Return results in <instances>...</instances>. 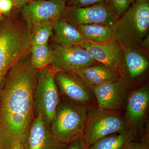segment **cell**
Masks as SVG:
<instances>
[{
    "label": "cell",
    "mask_w": 149,
    "mask_h": 149,
    "mask_svg": "<svg viewBox=\"0 0 149 149\" xmlns=\"http://www.w3.org/2000/svg\"><path fill=\"white\" fill-rule=\"evenodd\" d=\"M0 149H6L5 141L2 128L0 126Z\"/></svg>",
    "instance_id": "29"
},
{
    "label": "cell",
    "mask_w": 149,
    "mask_h": 149,
    "mask_svg": "<svg viewBox=\"0 0 149 149\" xmlns=\"http://www.w3.org/2000/svg\"><path fill=\"white\" fill-rule=\"evenodd\" d=\"M108 3V0H68L67 6L85 7L101 3Z\"/></svg>",
    "instance_id": "23"
},
{
    "label": "cell",
    "mask_w": 149,
    "mask_h": 149,
    "mask_svg": "<svg viewBox=\"0 0 149 149\" xmlns=\"http://www.w3.org/2000/svg\"><path fill=\"white\" fill-rule=\"evenodd\" d=\"M1 14H2L1 13V12H0V19H1Z\"/></svg>",
    "instance_id": "33"
},
{
    "label": "cell",
    "mask_w": 149,
    "mask_h": 149,
    "mask_svg": "<svg viewBox=\"0 0 149 149\" xmlns=\"http://www.w3.org/2000/svg\"><path fill=\"white\" fill-rule=\"evenodd\" d=\"M123 55L124 64L131 78L139 77L148 67L147 58L137 50L123 51Z\"/></svg>",
    "instance_id": "19"
},
{
    "label": "cell",
    "mask_w": 149,
    "mask_h": 149,
    "mask_svg": "<svg viewBox=\"0 0 149 149\" xmlns=\"http://www.w3.org/2000/svg\"><path fill=\"white\" fill-rule=\"evenodd\" d=\"M108 3L119 18L127 10L132 4L130 0H108Z\"/></svg>",
    "instance_id": "22"
},
{
    "label": "cell",
    "mask_w": 149,
    "mask_h": 149,
    "mask_svg": "<svg viewBox=\"0 0 149 149\" xmlns=\"http://www.w3.org/2000/svg\"><path fill=\"white\" fill-rule=\"evenodd\" d=\"M30 58L33 66L38 70L50 65L52 58V49L48 44L32 45Z\"/></svg>",
    "instance_id": "20"
},
{
    "label": "cell",
    "mask_w": 149,
    "mask_h": 149,
    "mask_svg": "<svg viewBox=\"0 0 149 149\" xmlns=\"http://www.w3.org/2000/svg\"><path fill=\"white\" fill-rule=\"evenodd\" d=\"M53 33V27L52 23H47L39 25L32 29L31 36L32 45L48 44L50 37Z\"/></svg>",
    "instance_id": "21"
},
{
    "label": "cell",
    "mask_w": 149,
    "mask_h": 149,
    "mask_svg": "<svg viewBox=\"0 0 149 149\" xmlns=\"http://www.w3.org/2000/svg\"><path fill=\"white\" fill-rule=\"evenodd\" d=\"M131 3H133L135 2V0H130Z\"/></svg>",
    "instance_id": "31"
},
{
    "label": "cell",
    "mask_w": 149,
    "mask_h": 149,
    "mask_svg": "<svg viewBox=\"0 0 149 149\" xmlns=\"http://www.w3.org/2000/svg\"><path fill=\"white\" fill-rule=\"evenodd\" d=\"M129 128L120 111L88 109V117L83 138L88 146L103 137Z\"/></svg>",
    "instance_id": "6"
},
{
    "label": "cell",
    "mask_w": 149,
    "mask_h": 149,
    "mask_svg": "<svg viewBox=\"0 0 149 149\" xmlns=\"http://www.w3.org/2000/svg\"><path fill=\"white\" fill-rule=\"evenodd\" d=\"M97 63L80 45L65 47L57 45L52 49L50 66L55 71L76 72L83 68Z\"/></svg>",
    "instance_id": "10"
},
{
    "label": "cell",
    "mask_w": 149,
    "mask_h": 149,
    "mask_svg": "<svg viewBox=\"0 0 149 149\" xmlns=\"http://www.w3.org/2000/svg\"><path fill=\"white\" fill-rule=\"evenodd\" d=\"M14 6L17 8L21 9L24 6L30 2L32 0H11Z\"/></svg>",
    "instance_id": "28"
},
{
    "label": "cell",
    "mask_w": 149,
    "mask_h": 149,
    "mask_svg": "<svg viewBox=\"0 0 149 149\" xmlns=\"http://www.w3.org/2000/svg\"><path fill=\"white\" fill-rule=\"evenodd\" d=\"M72 25L100 24L113 26L119 17L108 3L85 7L66 6L62 16Z\"/></svg>",
    "instance_id": "8"
},
{
    "label": "cell",
    "mask_w": 149,
    "mask_h": 149,
    "mask_svg": "<svg viewBox=\"0 0 149 149\" xmlns=\"http://www.w3.org/2000/svg\"><path fill=\"white\" fill-rule=\"evenodd\" d=\"M97 106L102 109L120 111L126 106L128 85L124 77L91 89Z\"/></svg>",
    "instance_id": "12"
},
{
    "label": "cell",
    "mask_w": 149,
    "mask_h": 149,
    "mask_svg": "<svg viewBox=\"0 0 149 149\" xmlns=\"http://www.w3.org/2000/svg\"><path fill=\"white\" fill-rule=\"evenodd\" d=\"M37 71L29 54L12 67L0 87V126L6 149L14 141L26 146L35 118L33 93Z\"/></svg>",
    "instance_id": "1"
},
{
    "label": "cell",
    "mask_w": 149,
    "mask_h": 149,
    "mask_svg": "<svg viewBox=\"0 0 149 149\" xmlns=\"http://www.w3.org/2000/svg\"><path fill=\"white\" fill-rule=\"evenodd\" d=\"M13 6L11 0H0V12L2 14L9 15Z\"/></svg>",
    "instance_id": "24"
},
{
    "label": "cell",
    "mask_w": 149,
    "mask_h": 149,
    "mask_svg": "<svg viewBox=\"0 0 149 149\" xmlns=\"http://www.w3.org/2000/svg\"><path fill=\"white\" fill-rule=\"evenodd\" d=\"M6 149H26L25 146L21 142L14 141L9 144Z\"/></svg>",
    "instance_id": "27"
},
{
    "label": "cell",
    "mask_w": 149,
    "mask_h": 149,
    "mask_svg": "<svg viewBox=\"0 0 149 149\" xmlns=\"http://www.w3.org/2000/svg\"><path fill=\"white\" fill-rule=\"evenodd\" d=\"M84 106L60 97L50 127L60 142L68 145L83 138L88 117Z\"/></svg>",
    "instance_id": "4"
},
{
    "label": "cell",
    "mask_w": 149,
    "mask_h": 149,
    "mask_svg": "<svg viewBox=\"0 0 149 149\" xmlns=\"http://www.w3.org/2000/svg\"><path fill=\"white\" fill-rule=\"evenodd\" d=\"M54 78L60 97L88 108L97 107L92 90L76 72L55 71Z\"/></svg>",
    "instance_id": "7"
},
{
    "label": "cell",
    "mask_w": 149,
    "mask_h": 149,
    "mask_svg": "<svg viewBox=\"0 0 149 149\" xmlns=\"http://www.w3.org/2000/svg\"><path fill=\"white\" fill-rule=\"evenodd\" d=\"M149 3L134 2L112 26V38L123 51L137 50L148 43Z\"/></svg>",
    "instance_id": "3"
},
{
    "label": "cell",
    "mask_w": 149,
    "mask_h": 149,
    "mask_svg": "<svg viewBox=\"0 0 149 149\" xmlns=\"http://www.w3.org/2000/svg\"><path fill=\"white\" fill-rule=\"evenodd\" d=\"M32 1H38V0H32Z\"/></svg>",
    "instance_id": "34"
},
{
    "label": "cell",
    "mask_w": 149,
    "mask_h": 149,
    "mask_svg": "<svg viewBox=\"0 0 149 149\" xmlns=\"http://www.w3.org/2000/svg\"><path fill=\"white\" fill-rule=\"evenodd\" d=\"M32 31L20 12L0 21V87L12 67L30 54Z\"/></svg>",
    "instance_id": "2"
},
{
    "label": "cell",
    "mask_w": 149,
    "mask_h": 149,
    "mask_svg": "<svg viewBox=\"0 0 149 149\" xmlns=\"http://www.w3.org/2000/svg\"><path fill=\"white\" fill-rule=\"evenodd\" d=\"M124 149H149V143L143 140H135L128 144Z\"/></svg>",
    "instance_id": "26"
},
{
    "label": "cell",
    "mask_w": 149,
    "mask_h": 149,
    "mask_svg": "<svg viewBox=\"0 0 149 149\" xmlns=\"http://www.w3.org/2000/svg\"><path fill=\"white\" fill-rule=\"evenodd\" d=\"M74 27L86 40L94 42H105L112 38V26L100 24H85Z\"/></svg>",
    "instance_id": "18"
},
{
    "label": "cell",
    "mask_w": 149,
    "mask_h": 149,
    "mask_svg": "<svg viewBox=\"0 0 149 149\" xmlns=\"http://www.w3.org/2000/svg\"><path fill=\"white\" fill-rule=\"evenodd\" d=\"M52 24L57 45L71 47L79 45L86 40L76 27L62 17L56 19Z\"/></svg>",
    "instance_id": "16"
},
{
    "label": "cell",
    "mask_w": 149,
    "mask_h": 149,
    "mask_svg": "<svg viewBox=\"0 0 149 149\" xmlns=\"http://www.w3.org/2000/svg\"><path fill=\"white\" fill-rule=\"evenodd\" d=\"M79 45L86 50L91 58L115 70L125 78L123 50L113 38L101 43L85 40Z\"/></svg>",
    "instance_id": "9"
},
{
    "label": "cell",
    "mask_w": 149,
    "mask_h": 149,
    "mask_svg": "<svg viewBox=\"0 0 149 149\" xmlns=\"http://www.w3.org/2000/svg\"><path fill=\"white\" fill-rule=\"evenodd\" d=\"M149 106L148 85L133 91L128 95L124 116L129 128L139 129L145 119Z\"/></svg>",
    "instance_id": "14"
},
{
    "label": "cell",
    "mask_w": 149,
    "mask_h": 149,
    "mask_svg": "<svg viewBox=\"0 0 149 149\" xmlns=\"http://www.w3.org/2000/svg\"><path fill=\"white\" fill-rule=\"evenodd\" d=\"M88 147L85 140L82 138L68 144L65 149H88Z\"/></svg>",
    "instance_id": "25"
},
{
    "label": "cell",
    "mask_w": 149,
    "mask_h": 149,
    "mask_svg": "<svg viewBox=\"0 0 149 149\" xmlns=\"http://www.w3.org/2000/svg\"><path fill=\"white\" fill-rule=\"evenodd\" d=\"M54 72L50 66L37 70L33 93L34 117L40 116L49 125L53 119L60 100Z\"/></svg>",
    "instance_id": "5"
},
{
    "label": "cell",
    "mask_w": 149,
    "mask_h": 149,
    "mask_svg": "<svg viewBox=\"0 0 149 149\" xmlns=\"http://www.w3.org/2000/svg\"><path fill=\"white\" fill-rule=\"evenodd\" d=\"M67 145L58 140L42 118H34L29 128L26 149H65Z\"/></svg>",
    "instance_id": "13"
},
{
    "label": "cell",
    "mask_w": 149,
    "mask_h": 149,
    "mask_svg": "<svg viewBox=\"0 0 149 149\" xmlns=\"http://www.w3.org/2000/svg\"><path fill=\"white\" fill-rule=\"evenodd\" d=\"M149 2V0H135V2L143 3Z\"/></svg>",
    "instance_id": "30"
},
{
    "label": "cell",
    "mask_w": 149,
    "mask_h": 149,
    "mask_svg": "<svg viewBox=\"0 0 149 149\" xmlns=\"http://www.w3.org/2000/svg\"><path fill=\"white\" fill-rule=\"evenodd\" d=\"M139 129L129 128L125 130L103 137L88 149H124L131 142L136 140Z\"/></svg>",
    "instance_id": "17"
},
{
    "label": "cell",
    "mask_w": 149,
    "mask_h": 149,
    "mask_svg": "<svg viewBox=\"0 0 149 149\" xmlns=\"http://www.w3.org/2000/svg\"><path fill=\"white\" fill-rule=\"evenodd\" d=\"M90 89L114 82L122 77L118 72L100 63L85 67L76 72Z\"/></svg>",
    "instance_id": "15"
},
{
    "label": "cell",
    "mask_w": 149,
    "mask_h": 149,
    "mask_svg": "<svg viewBox=\"0 0 149 149\" xmlns=\"http://www.w3.org/2000/svg\"><path fill=\"white\" fill-rule=\"evenodd\" d=\"M66 6V3L59 0L32 1L22 8L20 13L33 29L41 24H52L61 17Z\"/></svg>",
    "instance_id": "11"
},
{
    "label": "cell",
    "mask_w": 149,
    "mask_h": 149,
    "mask_svg": "<svg viewBox=\"0 0 149 149\" xmlns=\"http://www.w3.org/2000/svg\"><path fill=\"white\" fill-rule=\"evenodd\" d=\"M59 1H62L66 3L67 1L68 0H59Z\"/></svg>",
    "instance_id": "32"
}]
</instances>
